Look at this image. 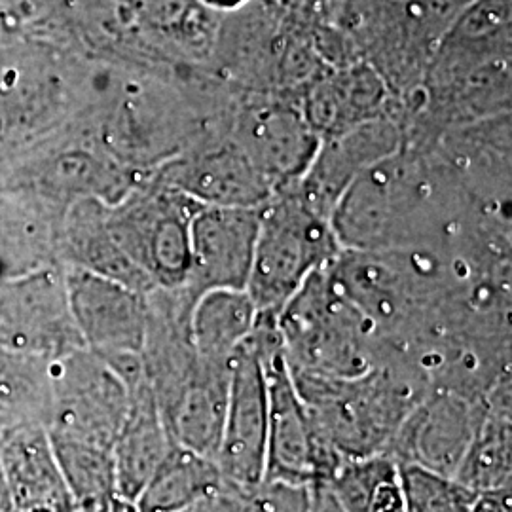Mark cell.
I'll use <instances>...</instances> for the list:
<instances>
[{"instance_id": "cell-1", "label": "cell", "mask_w": 512, "mask_h": 512, "mask_svg": "<svg viewBox=\"0 0 512 512\" xmlns=\"http://www.w3.org/2000/svg\"><path fill=\"white\" fill-rule=\"evenodd\" d=\"M490 207L461 186L435 148L403 145L355 179L330 224L344 251H397L439 245Z\"/></svg>"}, {"instance_id": "cell-2", "label": "cell", "mask_w": 512, "mask_h": 512, "mask_svg": "<svg viewBox=\"0 0 512 512\" xmlns=\"http://www.w3.org/2000/svg\"><path fill=\"white\" fill-rule=\"evenodd\" d=\"M291 376L315 437L344 461L387 452L412 408L431 389L399 363H384L351 380L293 370Z\"/></svg>"}, {"instance_id": "cell-3", "label": "cell", "mask_w": 512, "mask_h": 512, "mask_svg": "<svg viewBox=\"0 0 512 512\" xmlns=\"http://www.w3.org/2000/svg\"><path fill=\"white\" fill-rule=\"evenodd\" d=\"M277 327L293 372L351 380L384 363L378 332L329 266L313 272L277 313Z\"/></svg>"}, {"instance_id": "cell-4", "label": "cell", "mask_w": 512, "mask_h": 512, "mask_svg": "<svg viewBox=\"0 0 512 512\" xmlns=\"http://www.w3.org/2000/svg\"><path fill=\"white\" fill-rule=\"evenodd\" d=\"M475 0H349L340 19L395 101L420 90L440 40Z\"/></svg>"}, {"instance_id": "cell-5", "label": "cell", "mask_w": 512, "mask_h": 512, "mask_svg": "<svg viewBox=\"0 0 512 512\" xmlns=\"http://www.w3.org/2000/svg\"><path fill=\"white\" fill-rule=\"evenodd\" d=\"M344 249L330 220L313 213L293 186L262 205L253 266L245 291L256 310L279 313L313 272Z\"/></svg>"}, {"instance_id": "cell-6", "label": "cell", "mask_w": 512, "mask_h": 512, "mask_svg": "<svg viewBox=\"0 0 512 512\" xmlns=\"http://www.w3.org/2000/svg\"><path fill=\"white\" fill-rule=\"evenodd\" d=\"M202 205L147 177L109 205L110 232L154 289H184L190 275V222Z\"/></svg>"}, {"instance_id": "cell-7", "label": "cell", "mask_w": 512, "mask_h": 512, "mask_svg": "<svg viewBox=\"0 0 512 512\" xmlns=\"http://www.w3.org/2000/svg\"><path fill=\"white\" fill-rule=\"evenodd\" d=\"M128 406L122 378L90 349H78L52 365L44 427L52 444L114 452Z\"/></svg>"}, {"instance_id": "cell-8", "label": "cell", "mask_w": 512, "mask_h": 512, "mask_svg": "<svg viewBox=\"0 0 512 512\" xmlns=\"http://www.w3.org/2000/svg\"><path fill=\"white\" fill-rule=\"evenodd\" d=\"M220 131L253 162L274 194L304 177L321 145L300 103L275 93L236 88Z\"/></svg>"}, {"instance_id": "cell-9", "label": "cell", "mask_w": 512, "mask_h": 512, "mask_svg": "<svg viewBox=\"0 0 512 512\" xmlns=\"http://www.w3.org/2000/svg\"><path fill=\"white\" fill-rule=\"evenodd\" d=\"M0 346L48 365L86 348L69 308L63 264L0 281Z\"/></svg>"}, {"instance_id": "cell-10", "label": "cell", "mask_w": 512, "mask_h": 512, "mask_svg": "<svg viewBox=\"0 0 512 512\" xmlns=\"http://www.w3.org/2000/svg\"><path fill=\"white\" fill-rule=\"evenodd\" d=\"M268 440V385L253 334L230 363L228 406L217 465L224 486L249 495L264 480Z\"/></svg>"}, {"instance_id": "cell-11", "label": "cell", "mask_w": 512, "mask_h": 512, "mask_svg": "<svg viewBox=\"0 0 512 512\" xmlns=\"http://www.w3.org/2000/svg\"><path fill=\"white\" fill-rule=\"evenodd\" d=\"M488 406L490 397L433 387L403 421L387 454L399 463L456 476Z\"/></svg>"}, {"instance_id": "cell-12", "label": "cell", "mask_w": 512, "mask_h": 512, "mask_svg": "<svg viewBox=\"0 0 512 512\" xmlns=\"http://www.w3.org/2000/svg\"><path fill=\"white\" fill-rule=\"evenodd\" d=\"M205 207H262L274 188L228 137L207 133L148 175Z\"/></svg>"}, {"instance_id": "cell-13", "label": "cell", "mask_w": 512, "mask_h": 512, "mask_svg": "<svg viewBox=\"0 0 512 512\" xmlns=\"http://www.w3.org/2000/svg\"><path fill=\"white\" fill-rule=\"evenodd\" d=\"M74 325L86 349L101 359L143 355L147 294L76 266H63Z\"/></svg>"}, {"instance_id": "cell-14", "label": "cell", "mask_w": 512, "mask_h": 512, "mask_svg": "<svg viewBox=\"0 0 512 512\" xmlns=\"http://www.w3.org/2000/svg\"><path fill=\"white\" fill-rule=\"evenodd\" d=\"M404 143L403 114L393 107L332 139L321 141L308 171L294 184L300 200L330 220L338 202L359 175L399 152Z\"/></svg>"}, {"instance_id": "cell-15", "label": "cell", "mask_w": 512, "mask_h": 512, "mask_svg": "<svg viewBox=\"0 0 512 512\" xmlns=\"http://www.w3.org/2000/svg\"><path fill=\"white\" fill-rule=\"evenodd\" d=\"M262 207H205L190 222V275L186 291L196 300L215 289H245Z\"/></svg>"}, {"instance_id": "cell-16", "label": "cell", "mask_w": 512, "mask_h": 512, "mask_svg": "<svg viewBox=\"0 0 512 512\" xmlns=\"http://www.w3.org/2000/svg\"><path fill=\"white\" fill-rule=\"evenodd\" d=\"M0 469L14 511H82L55 458L44 423L16 420L0 427Z\"/></svg>"}, {"instance_id": "cell-17", "label": "cell", "mask_w": 512, "mask_h": 512, "mask_svg": "<svg viewBox=\"0 0 512 512\" xmlns=\"http://www.w3.org/2000/svg\"><path fill=\"white\" fill-rule=\"evenodd\" d=\"M511 0H475L440 40L421 88H439L511 61Z\"/></svg>"}, {"instance_id": "cell-18", "label": "cell", "mask_w": 512, "mask_h": 512, "mask_svg": "<svg viewBox=\"0 0 512 512\" xmlns=\"http://www.w3.org/2000/svg\"><path fill=\"white\" fill-rule=\"evenodd\" d=\"M395 107L384 78L366 61L334 67L311 82L300 109L321 141L332 139Z\"/></svg>"}, {"instance_id": "cell-19", "label": "cell", "mask_w": 512, "mask_h": 512, "mask_svg": "<svg viewBox=\"0 0 512 512\" xmlns=\"http://www.w3.org/2000/svg\"><path fill=\"white\" fill-rule=\"evenodd\" d=\"M107 211L109 203L95 198H78L71 205L59 239L61 264L120 281L139 293H152L150 279L129 260L112 236Z\"/></svg>"}, {"instance_id": "cell-20", "label": "cell", "mask_w": 512, "mask_h": 512, "mask_svg": "<svg viewBox=\"0 0 512 512\" xmlns=\"http://www.w3.org/2000/svg\"><path fill=\"white\" fill-rule=\"evenodd\" d=\"M173 446L147 378L129 389L126 420L114 442L116 492L137 499Z\"/></svg>"}, {"instance_id": "cell-21", "label": "cell", "mask_w": 512, "mask_h": 512, "mask_svg": "<svg viewBox=\"0 0 512 512\" xmlns=\"http://www.w3.org/2000/svg\"><path fill=\"white\" fill-rule=\"evenodd\" d=\"M228 389L230 365H207L200 361L196 378L162 418L171 440L207 458H217Z\"/></svg>"}, {"instance_id": "cell-22", "label": "cell", "mask_w": 512, "mask_h": 512, "mask_svg": "<svg viewBox=\"0 0 512 512\" xmlns=\"http://www.w3.org/2000/svg\"><path fill=\"white\" fill-rule=\"evenodd\" d=\"M255 302L245 289H215L203 293L190 315L196 355L207 365L228 366L236 349L255 329Z\"/></svg>"}, {"instance_id": "cell-23", "label": "cell", "mask_w": 512, "mask_h": 512, "mask_svg": "<svg viewBox=\"0 0 512 512\" xmlns=\"http://www.w3.org/2000/svg\"><path fill=\"white\" fill-rule=\"evenodd\" d=\"M511 444V376H507L492 389L486 418L454 478L473 492L512 488Z\"/></svg>"}, {"instance_id": "cell-24", "label": "cell", "mask_w": 512, "mask_h": 512, "mask_svg": "<svg viewBox=\"0 0 512 512\" xmlns=\"http://www.w3.org/2000/svg\"><path fill=\"white\" fill-rule=\"evenodd\" d=\"M222 488L224 480L215 459L173 442L137 503L143 512H183Z\"/></svg>"}, {"instance_id": "cell-25", "label": "cell", "mask_w": 512, "mask_h": 512, "mask_svg": "<svg viewBox=\"0 0 512 512\" xmlns=\"http://www.w3.org/2000/svg\"><path fill=\"white\" fill-rule=\"evenodd\" d=\"M325 486L344 512H406L401 463L387 452L344 461Z\"/></svg>"}, {"instance_id": "cell-26", "label": "cell", "mask_w": 512, "mask_h": 512, "mask_svg": "<svg viewBox=\"0 0 512 512\" xmlns=\"http://www.w3.org/2000/svg\"><path fill=\"white\" fill-rule=\"evenodd\" d=\"M401 482L406 512H471L476 492L454 476L401 463Z\"/></svg>"}, {"instance_id": "cell-27", "label": "cell", "mask_w": 512, "mask_h": 512, "mask_svg": "<svg viewBox=\"0 0 512 512\" xmlns=\"http://www.w3.org/2000/svg\"><path fill=\"white\" fill-rule=\"evenodd\" d=\"M247 503L249 512H311V486L264 478Z\"/></svg>"}, {"instance_id": "cell-28", "label": "cell", "mask_w": 512, "mask_h": 512, "mask_svg": "<svg viewBox=\"0 0 512 512\" xmlns=\"http://www.w3.org/2000/svg\"><path fill=\"white\" fill-rule=\"evenodd\" d=\"M511 488L476 492L471 512H512Z\"/></svg>"}, {"instance_id": "cell-29", "label": "cell", "mask_w": 512, "mask_h": 512, "mask_svg": "<svg viewBox=\"0 0 512 512\" xmlns=\"http://www.w3.org/2000/svg\"><path fill=\"white\" fill-rule=\"evenodd\" d=\"M247 497L224 486L215 499V512H249Z\"/></svg>"}, {"instance_id": "cell-30", "label": "cell", "mask_w": 512, "mask_h": 512, "mask_svg": "<svg viewBox=\"0 0 512 512\" xmlns=\"http://www.w3.org/2000/svg\"><path fill=\"white\" fill-rule=\"evenodd\" d=\"M311 512H344L340 509L336 497L332 495L329 486L313 484L311 486Z\"/></svg>"}, {"instance_id": "cell-31", "label": "cell", "mask_w": 512, "mask_h": 512, "mask_svg": "<svg viewBox=\"0 0 512 512\" xmlns=\"http://www.w3.org/2000/svg\"><path fill=\"white\" fill-rule=\"evenodd\" d=\"M90 512H143L137 499H129L126 495L114 494L109 495L105 501H101L93 511Z\"/></svg>"}, {"instance_id": "cell-32", "label": "cell", "mask_w": 512, "mask_h": 512, "mask_svg": "<svg viewBox=\"0 0 512 512\" xmlns=\"http://www.w3.org/2000/svg\"><path fill=\"white\" fill-rule=\"evenodd\" d=\"M200 2L217 14H230V12L241 8L243 4H247L249 0H200Z\"/></svg>"}, {"instance_id": "cell-33", "label": "cell", "mask_w": 512, "mask_h": 512, "mask_svg": "<svg viewBox=\"0 0 512 512\" xmlns=\"http://www.w3.org/2000/svg\"><path fill=\"white\" fill-rule=\"evenodd\" d=\"M12 499H10V492H8V486H6V480L2 475V469H0V512H12Z\"/></svg>"}, {"instance_id": "cell-34", "label": "cell", "mask_w": 512, "mask_h": 512, "mask_svg": "<svg viewBox=\"0 0 512 512\" xmlns=\"http://www.w3.org/2000/svg\"><path fill=\"white\" fill-rule=\"evenodd\" d=\"M12 421H16V420H12V418H10V416H8V414H6V412H4V410H2V408H0V425H6V423H12Z\"/></svg>"}, {"instance_id": "cell-35", "label": "cell", "mask_w": 512, "mask_h": 512, "mask_svg": "<svg viewBox=\"0 0 512 512\" xmlns=\"http://www.w3.org/2000/svg\"><path fill=\"white\" fill-rule=\"evenodd\" d=\"M12 512H21V511H12ZM78 512H88V511H78Z\"/></svg>"}, {"instance_id": "cell-36", "label": "cell", "mask_w": 512, "mask_h": 512, "mask_svg": "<svg viewBox=\"0 0 512 512\" xmlns=\"http://www.w3.org/2000/svg\"><path fill=\"white\" fill-rule=\"evenodd\" d=\"M279 2H283V0H279Z\"/></svg>"}, {"instance_id": "cell-37", "label": "cell", "mask_w": 512, "mask_h": 512, "mask_svg": "<svg viewBox=\"0 0 512 512\" xmlns=\"http://www.w3.org/2000/svg\"><path fill=\"white\" fill-rule=\"evenodd\" d=\"M0 427H2V425H0Z\"/></svg>"}]
</instances>
